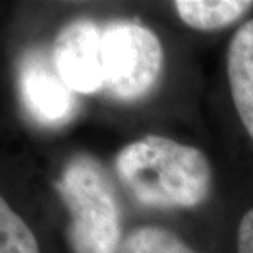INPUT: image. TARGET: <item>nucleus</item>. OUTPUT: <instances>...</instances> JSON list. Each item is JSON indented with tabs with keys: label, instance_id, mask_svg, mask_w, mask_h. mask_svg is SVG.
<instances>
[{
	"label": "nucleus",
	"instance_id": "nucleus-1",
	"mask_svg": "<svg viewBox=\"0 0 253 253\" xmlns=\"http://www.w3.org/2000/svg\"><path fill=\"white\" fill-rule=\"evenodd\" d=\"M115 171L140 204L155 209H191L207 199L209 160L199 148L148 135L120 150Z\"/></svg>",
	"mask_w": 253,
	"mask_h": 253
},
{
	"label": "nucleus",
	"instance_id": "nucleus-2",
	"mask_svg": "<svg viewBox=\"0 0 253 253\" xmlns=\"http://www.w3.org/2000/svg\"><path fill=\"white\" fill-rule=\"evenodd\" d=\"M58 192L69 212L71 252H120L124 240L119 202L100 163L87 155L74 156L64 166Z\"/></svg>",
	"mask_w": 253,
	"mask_h": 253
},
{
	"label": "nucleus",
	"instance_id": "nucleus-3",
	"mask_svg": "<svg viewBox=\"0 0 253 253\" xmlns=\"http://www.w3.org/2000/svg\"><path fill=\"white\" fill-rule=\"evenodd\" d=\"M163 68V46L151 30L135 22H114L102 28L104 90L119 100L148 94Z\"/></svg>",
	"mask_w": 253,
	"mask_h": 253
},
{
	"label": "nucleus",
	"instance_id": "nucleus-4",
	"mask_svg": "<svg viewBox=\"0 0 253 253\" xmlns=\"http://www.w3.org/2000/svg\"><path fill=\"white\" fill-rule=\"evenodd\" d=\"M18 94L28 115L43 126H61L73 120L78 97L59 76L53 56L30 49L18 66Z\"/></svg>",
	"mask_w": 253,
	"mask_h": 253
},
{
	"label": "nucleus",
	"instance_id": "nucleus-5",
	"mask_svg": "<svg viewBox=\"0 0 253 253\" xmlns=\"http://www.w3.org/2000/svg\"><path fill=\"white\" fill-rule=\"evenodd\" d=\"M53 61L76 94L102 90V28L85 18L68 23L54 40Z\"/></svg>",
	"mask_w": 253,
	"mask_h": 253
},
{
	"label": "nucleus",
	"instance_id": "nucleus-6",
	"mask_svg": "<svg viewBox=\"0 0 253 253\" xmlns=\"http://www.w3.org/2000/svg\"><path fill=\"white\" fill-rule=\"evenodd\" d=\"M227 78L237 114L253 140V20L242 25L230 40Z\"/></svg>",
	"mask_w": 253,
	"mask_h": 253
},
{
	"label": "nucleus",
	"instance_id": "nucleus-7",
	"mask_svg": "<svg viewBox=\"0 0 253 253\" xmlns=\"http://www.w3.org/2000/svg\"><path fill=\"white\" fill-rule=\"evenodd\" d=\"M253 7L250 0H178L179 18L194 30L212 32L237 22Z\"/></svg>",
	"mask_w": 253,
	"mask_h": 253
},
{
	"label": "nucleus",
	"instance_id": "nucleus-8",
	"mask_svg": "<svg viewBox=\"0 0 253 253\" xmlns=\"http://www.w3.org/2000/svg\"><path fill=\"white\" fill-rule=\"evenodd\" d=\"M120 253H196L168 229L156 225L136 227L126 234Z\"/></svg>",
	"mask_w": 253,
	"mask_h": 253
},
{
	"label": "nucleus",
	"instance_id": "nucleus-9",
	"mask_svg": "<svg viewBox=\"0 0 253 253\" xmlns=\"http://www.w3.org/2000/svg\"><path fill=\"white\" fill-rule=\"evenodd\" d=\"M0 253H40L32 229L5 199H0Z\"/></svg>",
	"mask_w": 253,
	"mask_h": 253
},
{
	"label": "nucleus",
	"instance_id": "nucleus-10",
	"mask_svg": "<svg viewBox=\"0 0 253 253\" xmlns=\"http://www.w3.org/2000/svg\"><path fill=\"white\" fill-rule=\"evenodd\" d=\"M237 245H239V253H253V207L242 217Z\"/></svg>",
	"mask_w": 253,
	"mask_h": 253
}]
</instances>
